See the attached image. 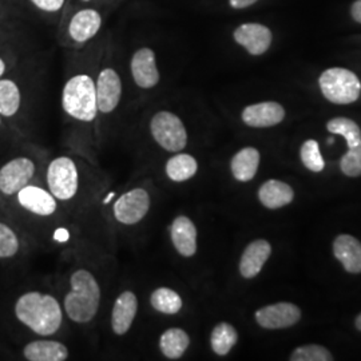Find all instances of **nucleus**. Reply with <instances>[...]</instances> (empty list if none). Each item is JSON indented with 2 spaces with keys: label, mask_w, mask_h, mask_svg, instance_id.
<instances>
[{
  "label": "nucleus",
  "mask_w": 361,
  "mask_h": 361,
  "mask_svg": "<svg viewBox=\"0 0 361 361\" xmlns=\"http://www.w3.org/2000/svg\"><path fill=\"white\" fill-rule=\"evenodd\" d=\"M301 161L304 164V166L310 169L313 173H320L325 168V162H324L323 157L320 153V147L319 143L314 140H310L301 146Z\"/></svg>",
  "instance_id": "nucleus-29"
},
{
  "label": "nucleus",
  "mask_w": 361,
  "mask_h": 361,
  "mask_svg": "<svg viewBox=\"0 0 361 361\" xmlns=\"http://www.w3.org/2000/svg\"><path fill=\"white\" fill-rule=\"evenodd\" d=\"M19 237L13 229L0 222V258H11L19 252Z\"/></svg>",
  "instance_id": "nucleus-31"
},
{
  "label": "nucleus",
  "mask_w": 361,
  "mask_h": 361,
  "mask_svg": "<svg viewBox=\"0 0 361 361\" xmlns=\"http://www.w3.org/2000/svg\"><path fill=\"white\" fill-rule=\"evenodd\" d=\"M258 198L259 202L268 209H280L293 201L295 192L289 185L281 180H267L258 190Z\"/></svg>",
  "instance_id": "nucleus-21"
},
{
  "label": "nucleus",
  "mask_w": 361,
  "mask_h": 361,
  "mask_svg": "<svg viewBox=\"0 0 361 361\" xmlns=\"http://www.w3.org/2000/svg\"><path fill=\"white\" fill-rule=\"evenodd\" d=\"M334 253L348 273H361V243L357 238L349 234L336 237Z\"/></svg>",
  "instance_id": "nucleus-20"
},
{
  "label": "nucleus",
  "mask_w": 361,
  "mask_h": 361,
  "mask_svg": "<svg viewBox=\"0 0 361 361\" xmlns=\"http://www.w3.org/2000/svg\"><path fill=\"white\" fill-rule=\"evenodd\" d=\"M150 305L158 313L173 316L180 313L183 301L177 290L168 286H159L150 295Z\"/></svg>",
  "instance_id": "nucleus-25"
},
{
  "label": "nucleus",
  "mask_w": 361,
  "mask_h": 361,
  "mask_svg": "<svg viewBox=\"0 0 361 361\" xmlns=\"http://www.w3.org/2000/svg\"><path fill=\"white\" fill-rule=\"evenodd\" d=\"M102 26V18L94 8H85L78 11L68 26V34L77 43H85L94 38Z\"/></svg>",
  "instance_id": "nucleus-18"
},
{
  "label": "nucleus",
  "mask_w": 361,
  "mask_h": 361,
  "mask_svg": "<svg viewBox=\"0 0 361 361\" xmlns=\"http://www.w3.org/2000/svg\"><path fill=\"white\" fill-rule=\"evenodd\" d=\"M138 312V298L134 292L125 290L116 297L111 310V329L116 336L126 335L131 329Z\"/></svg>",
  "instance_id": "nucleus-14"
},
{
  "label": "nucleus",
  "mask_w": 361,
  "mask_h": 361,
  "mask_svg": "<svg viewBox=\"0 0 361 361\" xmlns=\"http://www.w3.org/2000/svg\"><path fill=\"white\" fill-rule=\"evenodd\" d=\"M16 319L35 335H55L63 323V312L59 301L47 293L31 290L15 302Z\"/></svg>",
  "instance_id": "nucleus-1"
},
{
  "label": "nucleus",
  "mask_w": 361,
  "mask_h": 361,
  "mask_svg": "<svg viewBox=\"0 0 361 361\" xmlns=\"http://www.w3.org/2000/svg\"><path fill=\"white\" fill-rule=\"evenodd\" d=\"M238 341V334L232 324L219 323L213 328L210 345L216 355L226 356Z\"/></svg>",
  "instance_id": "nucleus-26"
},
{
  "label": "nucleus",
  "mask_w": 361,
  "mask_h": 361,
  "mask_svg": "<svg viewBox=\"0 0 361 361\" xmlns=\"http://www.w3.org/2000/svg\"><path fill=\"white\" fill-rule=\"evenodd\" d=\"M0 125H1V121H0Z\"/></svg>",
  "instance_id": "nucleus-38"
},
{
  "label": "nucleus",
  "mask_w": 361,
  "mask_h": 361,
  "mask_svg": "<svg viewBox=\"0 0 361 361\" xmlns=\"http://www.w3.org/2000/svg\"><path fill=\"white\" fill-rule=\"evenodd\" d=\"M170 240L177 253L185 258L197 253V228L186 216H178L170 225Z\"/></svg>",
  "instance_id": "nucleus-15"
},
{
  "label": "nucleus",
  "mask_w": 361,
  "mask_h": 361,
  "mask_svg": "<svg viewBox=\"0 0 361 361\" xmlns=\"http://www.w3.org/2000/svg\"><path fill=\"white\" fill-rule=\"evenodd\" d=\"M150 133L155 143L170 153H180L188 145V131L178 116L162 110L150 121Z\"/></svg>",
  "instance_id": "nucleus-5"
},
{
  "label": "nucleus",
  "mask_w": 361,
  "mask_h": 361,
  "mask_svg": "<svg viewBox=\"0 0 361 361\" xmlns=\"http://www.w3.org/2000/svg\"><path fill=\"white\" fill-rule=\"evenodd\" d=\"M355 325H356V328L359 329L361 332V313L356 317V322H355Z\"/></svg>",
  "instance_id": "nucleus-37"
},
{
  "label": "nucleus",
  "mask_w": 361,
  "mask_h": 361,
  "mask_svg": "<svg viewBox=\"0 0 361 361\" xmlns=\"http://www.w3.org/2000/svg\"><path fill=\"white\" fill-rule=\"evenodd\" d=\"M131 75L135 85L141 89H153L159 83V71L157 67L155 52L152 49L143 47L134 52L131 58Z\"/></svg>",
  "instance_id": "nucleus-11"
},
{
  "label": "nucleus",
  "mask_w": 361,
  "mask_h": 361,
  "mask_svg": "<svg viewBox=\"0 0 361 361\" xmlns=\"http://www.w3.org/2000/svg\"><path fill=\"white\" fill-rule=\"evenodd\" d=\"M20 107V90L11 79H0V116H13Z\"/></svg>",
  "instance_id": "nucleus-27"
},
{
  "label": "nucleus",
  "mask_w": 361,
  "mask_h": 361,
  "mask_svg": "<svg viewBox=\"0 0 361 361\" xmlns=\"http://www.w3.org/2000/svg\"><path fill=\"white\" fill-rule=\"evenodd\" d=\"M23 356L28 361H65L70 352L61 341L35 340L25 345Z\"/></svg>",
  "instance_id": "nucleus-19"
},
{
  "label": "nucleus",
  "mask_w": 361,
  "mask_h": 361,
  "mask_svg": "<svg viewBox=\"0 0 361 361\" xmlns=\"http://www.w3.org/2000/svg\"><path fill=\"white\" fill-rule=\"evenodd\" d=\"M301 310L295 304L279 302L267 305L256 312V322L265 329H283L300 320Z\"/></svg>",
  "instance_id": "nucleus-10"
},
{
  "label": "nucleus",
  "mask_w": 361,
  "mask_h": 361,
  "mask_svg": "<svg viewBox=\"0 0 361 361\" xmlns=\"http://www.w3.org/2000/svg\"><path fill=\"white\" fill-rule=\"evenodd\" d=\"M152 207V197L145 188H134L116 198L113 205L114 219L126 226L142 221Z\"/></svg>",
  "instance_id": "nucleus-7"
},
{
  "label": "nucleus",
  "mask_w": 361,
  "mask_h": 361,
  "mask_svg": "<svg viewBox=\"0 0 361 361\" xmlns=\"http://www.w3.org/2000/svg\"><path fill=\"white\" fill-rule=\"evenodd\" d=\"M257 0H229L231 6L233 8H237V10H241V8H246L252 4H255Z\"/></svg>",
  "instance_id": "nucleus-34"
},
{
  "label": "nucleus",
  "mask_w": 361,
  "mask_h": 361,
  "mask_svg": "<svg viewBox=\"0 0 361 361\" xmlns=\"http://www.w3.org/2000/svg\"><path fill=\"white\" fill-rule=\"evenodd\" d=\"M285 116L284 107L277 102L250 104L243 111V121L250 128H271L279 125Z\"/></svg>",
  "instance_id": "nucleus-16"
},
{
  "label": "nucleus",
  "mask_w": 361,
  "mask_h": 361,
  "mask_svg": "<svg viewBox=\"0 0 361 361\" xmlns=\"http://www.w3.org/2000/svg\"><path fill=\"white\" fill-rule=\"evenodd\" d=\"M46 180L52 195L59 201H71L79 190V171L77 164L70 157L54 158L47 171Z\"/></svg>",
  "instance_id": "nucleus-6"
},
{
  "label": "nucleus",
  "mask_w": 361,
  "mask_h": 361,
  "mask_svg": "<svg viewBox=\"0 0 361 361\" xmlns=\"http://www.w3.org/2000/svg\"><path fill=\"white\" fill-rule=\"evenodd\" d=\"M350 13H352V18H353L357 23H361V0H356V1L353 3Z\"/></svg>",
  "instance_id": "nucleus-35"
},
{
  "label": "nucleus",
  "mask_w": 361,
  "mask_h": 361,
  "mask_svg": "<svg viewBox=\"0 0 361 361\" xmlns=\"http://www.w3.org/2000/svg\"><path fill=\"white\" fill-rule=\"evenodd\" d=\"M341 171L348 177L361 176V141L353 147H349L348 153L340 161Z\"/></svg>",
  "instance_id": "nucleus-32"
},
{
  "label": "nucleus",
  "mask_w": 361,
  "mask_h": 361,
  "mask_svg": "<svg viewBox=\"0 0 361 361\" xmlns=\"http://www.w3.org/2000/svg\"><path fill=\"white\" fill-rule=\"evenodd\" d=\"M101 286L90 271L80 268L70 277V290L66 293L63 308L67 317L77 324L94 320L101 305Z\"/></svg>",
  "instance_id": "nucleus-2"
},
{
  "label": "nucleus",
  "mask_w": 361,
  "mask_h": 361,
  "mask_svg": "<svg viewBox=\"0 0 361 361\" xmlns=\"http://www.w3.org/2000/svg\"><path fill=\"white\" fill-rule=\"evenodd\" d=\"M320 87L324 97L332 104H353L360 97L359 78L345 68L336 67L324 71L320 77Z\"/></svg>",
  "instance_id": "nucleus-4"
},
{
  "label": "nucleus",
  "mask_w": 361,
  "mask_h": 361,
  "mask_svg": "<svg viewBox=\"0 0 361 361\" xmlns=\"http://www.w3.org/2000/svg\"><path fill=\"white\" fill-rule=\"evenodd\" d=\"M271 246L267 240H256L246 246L240 259V273L244 279H255L271 257Z\"/></svg>",
  "instance_id": "nucleus-17"
},
{
  "label": "nucleus",
  "mask_w": 361,
  "mask_h": 361,
  "mask_svg": "<svg viewBox=\"0 0 361 361\" xmlns=\"http://www.w3.org/2000/svg\"><path fill=\"white\" fill-rule=\"evenodd\" d=\"M62 107L67 116L90 123L98 114L97 89L92 78L79 74L70 78L62 92Z\"/></svg>",
  "instance_id": "nucleus-3"
},
{
  "label": "nucleus",
  "mask_w": 361,
  "mask_h": 361,
  "mask_svg": "<svg viewBox=\"0 0 361 361\" xmlns=\"http://www.w3.org/2000/svg\"><path fill=\"white\" fill-rule=\"evenodd\" d=\"M98 111L110 114L116 110L122 97V82L114 68H104L95 83Z\"/></svg>",
  "instance_id": "nucleus-9"
},
{
  "label": "nucleus",
  "mask_w": 361,
  "mask_h": 361,
  "mask_svg": "<svg viewBox=\"0 0 361 361\" xmlns=\"http://www.w3.org/2000/svg\"><path fill=\"white\" fill-rule=\"evenodd\" d=\"M259 165V153L255 147H244L235 153L231 162L233 177L240 182L253 180Z\"/></svg>",
  "instance_id": "nucleus-22"
},
{
  "label": "nucleus",
  "mask_w": 361,
  "mask_h": 361,
  "mask_svg": "<svg viewBox=\"0 0 361 361\" xmlns=\"http://www.w3.org/2000/svg\"><path fill=\"white\" fill-rule=\"evenodd\" d=\"M16 197L19 205L35 216L50 217L55 214L58 209L56 198L52 195L51 192H47L39 186L27 185L18 192Z\"/></svg>",
  "instance_id": "nucleus-12"
},
{
  "label": "nucleus",
  "mask_w": 361,
  "mask_h": 361,
  "mask_svg": "<svg viewBox=\"0 0 361 361\" xmlns=\"http://www.w3.org/2000/svg\"><path fill=\"white\" fill-rule=\"evenodd\" d=\"M234 40L246 49L250 55H261L271 47V32L268 27L259 23H245L235 28Z\"/></svg>",
  "instance_id": "nucleus-13"
},
{
  "label": "nucleus",
  "mask_w": 361,
  "mask_h": 361,
  "mask_svg": "<svg viewBox=\"0 0 361 361\" xmlns=\"http://www.w3.org/2000/svg\"><path fill=\"white\" fill-rule=\"evenodd\" d=\"M292 361H332L334 356L326 348L322 345L310 344V345H302L293 350Z\"/></svg>",
  "instance_id": "nucleus-30"
},
{
  "label": "nucleus",
  "mask_w": 361,
  "mask_h": 361,
  "mask_svg": "<svg viewBox=\"0 0 361 361\" xmlns=\"http://www.w3.org/2000/svg\"><path fill=\"white\" fill-rule=\"evenodd\" d=\"M190 345V337L180 328H169L159 337V350L168 360H178Z\"/></svg>",
  "instance_id": "nucleus-23"
},
{
  "label": "nucleus",
  "mask_w": 361,
  "mask_h": 361,
  "mask_svg": "<svg viewBox=\"0 0 361 361\" xmlns=\"http://www.w3.org/2000/svg\"><path fill=\"white\" fill-rule=\"evenodd\" d=\"M31 1L42 11L56 13L63 7L66 0H31Z\"/></svg>",
  "instance_id": "nucleus-33"
},
{
  "label": "nucleus",
  "mask_w": 361,
  "mask_h": 361,
  "mask_svg": "<svg viewBox=\"0 0 361 361\" xmlns=\"http://www.w3.org/2000/svg\"><path fill=\"white\" fill-rule=\"evenodd\" d=\"M198 171V162L193 155L180 154L173 155L166 161L165 173L168 178L173 182H185L193 178Z\"/></svg>",
  "instance_id": "nucleus-24"
},
{
  "label": "nucleus",
  "mask_w": 361,
  "mask_h": 361,
  "mask_svg": "<svg viewBox=\"0 0 361 361\" xmlns=\"http://www.w3.org/2000/svg\"><path fill=\"white\" fill-rule=\"evenodd\" d=\"M326 129L332 134L343 135L347 140L348 147H353L361 141V130L356 122L348 118H334L326 123Z\"/></svg>",
  "instance_id": "nucleus-28"
},
{
  "label": "nucleus",
  "mask_w": 361,
  "mask_h": 361,
  "mask_svg": "<svg viewBox=\"0 0 361 361\" xmlns=\"http://www.w3.org/2000/svg\"><path fill=\"white\" fill-rule=\"evenodd\" d=\"M35 164L27 157H18L0 168V192L4 195L18 194L34 178Z\"/></svg>",
  "instance_id": "nucleus-8"
},
{
  "label": "nucleus",
  "mask_w": 361,
  "mask_h": 361,
  "mask_svg": "<svg viewBox=\"0 0 361 361\" xmlns=\"http://www.w3.org/2000/svg\"><path fill=\"white\" fill-rule=\"evenodd\" d=\"M4 71H6V63H4V61L0 58V77L4 74Z\"/></svg>",
  "instance_id": "nucleus-36"
}]
</instances>
